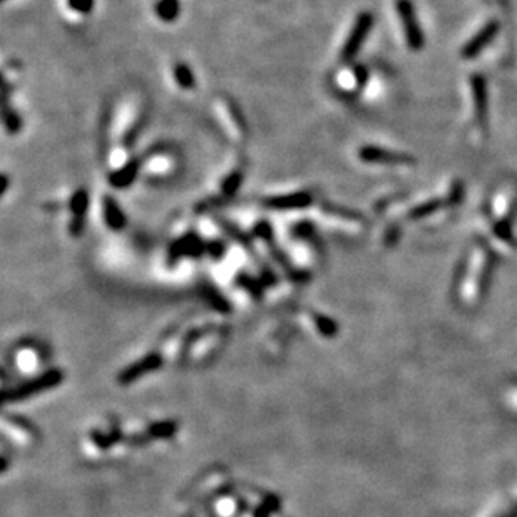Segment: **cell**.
I'll list each match as a JSON object with an SVG mask.
<instances>
[{
    "label": "cell",
    "mask_w": 517,
    "mask_h": 517,
    "mask_svg": "<svg viewBox=\"0 0 517 517\" xmlns=\"http://www.w3.org/2000/svg\"><path fill=\"white\" fill-rule=\"evenodd\" d=\"M397 14L402 20L408 47H410L412 51L422 49L425 39L422 29H420L419 19H417L414 4H412L410 0H397Z\"/></svg>",
    "instance_id": "obj_1"
},
{
    "label": "cell",
    "mask_w": 517,
    "mask_h": 517,
    "mask_svg": "<svg viewBox=\"0 0 517 517\" xmlns=\"http://www.w3.org/2000/svg\"><path fill=\"white\" fill-rule=\"evenodd\" d=\"M372 25H373V15L370 12L365 11L362 14H358L354 27H351V32L349 34V39H347L345 46H343L342 49V62H350V60L355 59V55L358 54L360 47L363 46L368 32H370Z\"/></svg>",
    "instance_id": "obj_2"
},
{
    "label": "cell",
    "mask_w": 517,
    "mask_h": 517,
    "mask_svg": "<svg viewBox=\"0 0 517 517\" xmlns=\"http://www.w3.org/2000/svg\"><path fill=\"white\" fill-rule=\"evenodd\" d=\"M358 158L365 161V163L373 164H389V166H402V164H415V159L410 154L397 153V151L382 149L377 146H363L358 151Z\"/></svg>",
    "instance_id": "obj_3"
},
{
    "label": "cell",
    "mask_w": 517,
    "mask_h": 517,
    "mask_svg": "<svg viewBox=\"0 0 517 517\" xmlns=\"http://www.w3.org/2000/svg\"><path fill=\"white\" fill-rule=\"evenodd\" d=\"M499 32V24L495 22V20H490V22H488L482 27L479 32L474 36L471 41L467 42L466 46L462 47V51H460V55H462V59H474L477 58V55L481 54L482 51L488 47L490 42H492V39L497 36Z\"/></svg>",
    "instance_id": "obj_4"
},
{
    "label": "cell",
    "mask_w": 517,
    "mask_h": 517,
    "mask_svg": "<svg viewBox=\"0 0 517 517\" xmlns=\"http://www.w3.org/2000/svg\"><path fill=\"white\" fill-rule=\"evenodd\" d=\"M88 208H89L88 191L86 189L76 191L74 196L71 198L72 220H71V226H69V231H71L72 236H77V234H81L82 229H84V221H86V215H88Z\"/></svg>",
    "instance_id": "obj_5"
},
{
    "label": "cell",
    "mask_w": 517,
    "mask_h": 517,
    "mask_svg": "<svg viewBox=\"0 0 517 517\" xmlns=\"http://www.w3.org/2000/svg\"><path fill=\"white\" fill-rule=\"evenodd\" d=\"M268 208L278 211H288V210H303V208L310 206L311 204V196L305 191H298V193H290V194H281V196H273L268 198L264 201Z\"/></svg>",
    "instance_id": "obj_6"
},
{
    "label": "cell",
    "mask_w": 517,
    "mask_h": 517,
    "mask_svg": "<svg viewBox=\"0 0 517 517\" xmlns=\"http://www.w3.org/2000/svg\"><path fill=\"white\" fill-rule=\"evenodd\" d=\"M471 88L477 123L485 126V121H488V88H485L484 77L479 76V74H474L471 79Z\"/></svg>",
    "instance_id": "obj_7"
},
{
    "label": "cell",
    "mask_w": 517,
    "mask_h": 517,
    "mask_svg": "<svg viewBox=\"0 0 517 517\" xmlns=\"http://www.w3.org/2000/svg\"><path fill=\"white\" fill-rule=\"evenodd\" d=\"M102 210H104V221L109 226L111 229H123L126 226V216L121 206L117 204L111 196H106L102 201Z\"/></svg>",
    "instance_id": "obj_8"
},
{
    "label": "cell",
    "mask_w": 517,
    "mask_h": 517,
    "mask_svg": "<svg viewBox=\"0 0 517 517\" xmlns=\"http://www.w3.org/2000/svg\"><path fill=\"white\" fill-rule=\"evenodd\" d=\"M444 206H450L449 204V199H430V201H425L422 204H419V206H415L414 210H412L410 213H408V218L410 220H422L425 218V216H430L434 215V213H437L438 210H442Z\"/></svg>",
    "instance_id": "obj_9"
},
{
    "label": "cell",
    "mask_w": 517,
    "mask_h": 517,
    "mask_svg": "<svg viewBox=\"0 0 517 517\" xmlns=\"http://www.w3.org/2000/svg\"><path fill=\"white\" fill-rule=\"evenodd\" d=\"M201 251H203V243H201V240H199L198 236H193V234H189V236L181 238V240L177 241L175 246H173L171 255L173 256H175V255L180 256V255L201 253Z\"/></svg>",
    "instance_id": "obj_10"
},
{
    "label": "cell",
    "mask_w": 517,
    "mask_h": 517,
    "mask_svg": "<svg viewBox=\"0 0 517 517\" xmlns=\"http://www.w3.org/2000/svg\"><path fill=\"white\" fill-rule=\"evenodd\" d=\"M156 15L163 22H173L180 15V2L177 0H159L156 4Z\"/></svg>",
    "instance_id": "obj_11"
},
{
    "label": "cell",
    "mask_w": 517,
    "mask_h": 517,
    "mask_svg": "<svg viewBox=\"0 0 517 517\" xmlns=\"http://www.w3.org/2000/svg\"><path fill=\"white\" fill-rule=\"evenodd\" d=\"M4 124H6V129L8 131V134H17L19 133L20 126H22L20 116L17 114L14 107L8 104L7 99H4Z\"/></svg>",
    "instance_id": "obj_12"
},
{
    "label": "cell",
    "mask_w": 517,
    "mask_h": 517,
    "mask_svg": "<svg viewBox=\"0 0 517 517\" xmlns=\"http://www.w3.org/2000/svg\"><path fill=\"white\" fill-rule=\"evenodd\" d=\"M173 72H175L176 82L180 84V88L182 89H193L194 88V76L191 72V69L186 66V64L177 62L173 67Z\"/></svg>",
    "instance_id": "obj_13"
},
{
    "label": "cell",
    "mask_w": 517,
    "mask_h": 517,
    "mask_svg": "<svg viewBox=\"0 0 517 517\" xmlns=\"http://www.w3.org/2000/svg\"><path fill=\"white\" fill-rule=\"evenodd\" d=\"M241 181H243V171H234L233 175H229L223 182V193L233 194L234 191L238 189V186L241 184Z\"/></svg>",
    "instance_id": "obj_14"
},
{
    "label": "cell",
    "mask_w": 517,
    "mask_h": 517,
    "mask_svg": "<svg viewBox=\"0 0 517 517\" xmlns=\"http://www.w3.org/2000/svg\"><path fill=\"white\" fill-rule=\"evenodd\" d=\"M67 6L77 14H89L94 8V0H67Z\"/></svg>",
    "instance_id": "obj_15"
},
{
    "label": "cell",
    "mask_w": 517,
    "mask_h": 517,
    "mask_svg": "<svg viewBox=\"0 0 517 517\" xmlns=\"http://www.w3.org/2000/svg\"><path fill=\"white\" fill-rule=\"evenodd\" d=\"M494 231L495 234H497L499 238L504 241L507 243H512V240H514V236H512V231H511V223L509 220L506 221H499V223H495L494 226Z\"/></svg>",
    "instance_id": "obj_16"
}]
</instances>
